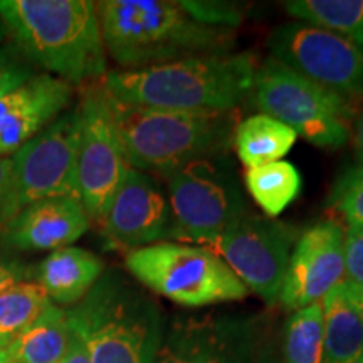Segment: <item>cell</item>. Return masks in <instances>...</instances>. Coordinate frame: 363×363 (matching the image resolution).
<instances>
[{"mask_svg": "<svg viewBox=\"0 0 363 363\" xmlns=\"http://www.w3.org/2000/svg\"><path fill=\"white\" fill-rule=\"evenodd\" d=\"M257 66L252 52L211 54L110 71L99 83L113 99L133 106L229 113L251 96Z\"/></svg>", "mask_w": 363, "mask_h": 363, "instance_id": "6da1fadb", "label": "cell"}, {"mask_svg": "<svg viewBox=\"0 0 363 363\" xmlns=\"http://www.w3.org/2000/svg\"><path fill=\"white\" fill-rule=\"evenodd\" d=\"M104 49L125 69L230 54L233 30L201 24L180 0L96 2Z\"/></svg>", "mask_w": 363, "mask_h": 363, "instance_id": "7a4b0ae2", "label": "cell"}, {"mask_svg": "<svg viewBox=\"0 0 363 363\" xmlns=\"http://www.w3.org/2000/svg\"><path fill=\"white\" fill-rule=\"evenodd\" d=\"M0 19L30 65L69 84L106 74L96 2L0 0Z\"/></svg>", "mask_w": 363, "mask_h": 363, "instance_id": "3957f363", "label": "cell"}, {"mask_svg": "<svg viewBox=\"0 0 363 363\" xmlns=\"http://www.w3.org/2000/svg\"><path fill=\"white\" fill-rule=\"evenodd\" d=\"M108 94V93H106ZM108 101L130 169L167 177L202 158L224 157L234 142V111H177Z\"/></svg>", "mask_w": 363, "mask_h": 363, "instance_id": "277c9868", "label": "cell"}, {"mask_svg": "<svg viewBox=\"0 0 363 363\" xmlns=\"http://www.w3.org/2000/svg\"><path fill=\"white\" fill-rule=\"evenodd\" d=\"M66 311L91 363L155 362L163 338L160 310L121 271H104L78 305Z\"/></svg>", "mask_w": 363, "mask_h": 363, "instance_id": "5b68a950", "label": "cell"}, {"mask_svg": "<svg viewBox=\"0 0 363 363\" xmlns=\"http://www.w3.org/2000/svg\"><path fill=\"white\" fill-rule=\"evenodd\" d=\"M125 266L150 291L187 308L247 296L246 286L217 254L194 244L160 240L133 249Z\"/></svg>", "mask_w": 363, "mask_h": 363, "instance_id": "8992f818", "label": "cell"}, {"mask_svg": "<svg viewBox=\"0 0 363 363\" xmlns=\"http://www.w3.org/2000/svg\"><path fill=\"white\" fill-rule=\"evenodd\" d=\"M251 96L262 115L284 123L315 147L340 148L350 138L348 99L298 74L278 59L267 57L257 66Z\"/></svg>", "mask_w": 363, "mask_h": 363, "instance_id": "52a82bcc", "label": "cell"}, {"mask_svg": "<svg viewBox=\"0 0 363 363\" xmlns=\"http://www.w3.org/2000/svg\"><path fill=\"white\" fill-rule=\"evenodd\" d=\"M169 239L206 247L247 212L240 185L225 157L202 158L167 177Z\"/></svg>", "mask_w": 363, "mask_h": 363, "instance_id": "ba28073f", "label": "cell"}, {"mask_svg": "<svg viewBox=\"0 0 363 363\" xmlns=\"http://www.w3.org/2000/svg\"><path fill=\"white\" fill-rule=\"evenodd\" d=\"M296 240L293 225L246 212L206 247L230 267L247 291L274 305Z\"/></svg>", "mask_w": 363, "mask_h": 363, "instance_id": "9c48e42d", "label": "cell"}, {"mask_svg": "<svg viewBox=\"0 0 363 363\" xmlns=\"http://www.w3.org/2000/svg\"><path fill=\"white\" fill-rule=\"evenodd\" d=\"M267 45L271 57L345 99L363 98V49L343 35L306 24L276 27Z\"/></svg>", "mask_w": 363, "mask_h": 363, "instance_id": "30bf717a", "label": "cell"}, {"mask_svg": "<svg viewBox=\"0 0 363 363\" xmlns=\"http://www.w3.org/2000/svg\"><path fill=\"white\" fill-rule=\"evenodd\" d=\"M78 113V195L89 219L99 222L130 165L101 83L84 89Z\"/></svg>", "mask_w": 363, "mask_h": 363, "instance_id": "8fae6325", "label": "cell"}, {"mask_svg": "<svg viewBox=\"0 0 363 363\" xmlns=\"http://www.w3.org/2000/svg\"><path fill=\"white\" fill-rule=\"evenodd\" d=\"M78 106L65 111L11 158L21 208L56 197L78 195Z\"/></svg>", "mask_w": 363, "mask_h": 363, "instance_id": "7c38bea8", "label": "cell"}, {"mask_svg": "<svg viewBox=\"0 0 363 363\" xmlns=\"http://www.w3.org/2000/svg\"><path fill=\"white\" fill-rule=\"evenodd\" d=\"M256 331L246 318L207 313L174 320L153 363H252Z\"/></svg>", "mask_w": 363, "mask_h": 363, "instance_id": "4fadbf2b", "label": "cell"}, {"mask_svg": "<svg viewBox=\"0 0 363 363\" xmlns=\"http://www.w3.org/2000/svg\"><path fill=\"white\" fill-rule=\"evenodd\" d=\"M345 227L321 220L299 235L289 256L279 303L286 310H301L321 303L345 279Z\"/></svg>", "mask_w": 363, "mask_h": 363, "instance_id": "5bb4252c", "label": "cell"}, {"mask_svg": "<svg viewBox=\"0 0 363 363\" xmlns=\"http://www.w3.org/2000/svg\"><path fill=\"white\" fill-rule=\"evenodd\" d=\"M170 220L169 195L155 177L128 169L99 225L113 246L130 252L169 239Z\"/></svg>", "mask_w": 363, "mask_h": 363, "instance_id": "9a60e30c", "label": "cell"}, {"mask_svg": "<svg viewBox=\"0 0 363 363\" xmlns=\"http://www.w3.org/2000/svg\"><path fill=\"white\" fill-rule=\"evenodd\" d=\"M71 99L72 86L51 74H35L0 96V157L24 147L65 113Z\"/></svg>", "mask_w": 363, "mask_h": 363, "instance_id": "2e32d148", "label": "cell"}, {"mask_svg": "<svg viewBox=\"0 0 363 363\" xmlns=\"http://www.w3.org/2000/svg\"><path fill=\"white\" fill-rule=\"evenodd\" d=\"M89 224L79 199H45L21 208L0 233V242L22 252L57 251L88 233Z\"/></svg>", "mask_w": 363, "mask_h": 363, "instance_id": "e0dca14e", "label": "cell"}, {"mask_svg": "<svg viewBox=\"0 0 363 363\" xmlns=\"http://www.w3.org/2000/svg\"><path fill=\"white\" fill-rule=\"evenodd\" d=\"M104 272V262L86 249L67 246L52 251L38 267L35 278L57 305H78Z\"/></svg>", "mask_w": 363, "mask_h": 363, "instance_id": "ac0fdd59", "label": "cell"}, {"mask_svg": "<svg viewBox=\"0 0 363 363\" xmlns=\"http://www.w3.org/2000/svg\"><path fill=\"white\" fill-rule=\"evenodd\" d=\"M71 340L72 328L67 311L51 305L9 345V363H59Z\"/></svg>", "mask_w": 363, "mask_h": 363, "instance_id": "d6986e66", "label": "cell"}, {"mask_svg": "<svg viewBox=\"0 0 363 363\" xmlns=\"http://www.w3.org/2000/svg\"><path fill=\"white\" fill-rule=\"evenodd\" d=\"M325 363H363V320L340 288L321 299Z\"/></svg>", "mask_w": 363, "mask_h": 363, "instance_id": "ffe728a7", "label": "cell"}, {"mask_svg": "<svg viewBox=\"0 0 363 363\" xmlns=\"http://www.w3.org/2000/svg\"><path fill=\"white\" fill-rule=\"evenodd\" d=\"M298 135L284 123L267 115H254L235 126L234 147L244 167L279 162L293 148Z\"/></svg>", "mask_w": 363, "mask_h": 363, "instance_id": "44dd1931", "label": "cell"}, {"mask_svg": "<svg viewBox=\"0 0 363 363\" xmlns=\"http://www.w3.org/2000/svg\"><path fill=\"white\" fill-rule=\"evenodd\" d=\"M283 6L294 21L343 35L363 49V0H289Z\"/></svg>", "mask_w": 363, "mask_h": 363, "instance_id": "7402d4cb", "label": "cell"}, {"mask_svg": "<svg viewBox=\"0 0 363 363\" xmlns=\"http://www.w3.org/2000/svg\"><path fill=\"white\" fill-rule=\"evenodd\" d=\"M246 189L266 217L283 214L301 192V175L289 162H272L246 172Z\"/></svg>", "mask_w": 363, "mask_h": 363, "instance_id": "603a6c76", "label": "cell"}, {"mask_svg": "<svg viewBox=\"0 0 363 363\" xmlns=\"http://www.w3.org/2000/svg\"><path fill=\"white\" fill-rule=\"evenodd\" d=\"M51 305L35 281H22L6 289L0 294V347L7 348Z\"/></svg>", "mask_w": 363, "mask_h": 363, "instance_id": "cb8c5ba5", "label": "cell"}, {"mask_svg": "<svg viewBox=\"0 0 363 363\" xmlns=\"http://www.w3.org/2000/svg\"><path fill=\"white\" fill-rule=\"evenodd\" d=\"M283 353L284 363H325L321 303L293 311L284 326Z\"/></svg>", "mask_w": 363, "mask_h": 363, "instance_id": "d4e9b609", "label": "cell"}, {"mask_svg": "<svg viewBox=\"0 0 363 363\" xmlns=\"http://www.w3.org/2000/svg\"><path fill=\"white\" fill-rule=\"evenodd\" d=\"M330 206L343 216L348 227L363 229V167H350L338 177Z\"/></svg>", "mask_w": 363, "mask_h": 363, "instance_id": "484cf974", "label": "cell"}, {"mask_svg": "<svg viewBox=\"0 0 363 363\" xmlns=\"http://www.w3.org/2000/svg\"><path fill=\"white\" fill-rule=\"evenodd\" d=\"M35 76L34 66L13 44L0 48V96L17 89Z\"/></svg>", "mask_w": 363, "mask_h": 363, "instance_id": "4316f807", "label": "cell"}, {"mask_svg": "<svg viewBox=\"0 0 363 363\" xmlns=\"http://www.w3.org/2000/svg\"><path fill=\"white\" fill-rule=\"evenodd\" d=\"M180 4L201 24L233 30V27H238L242 22L239 9L230 4L208 2V0H189V2L180 0Z\"/></svg>", "mask_w": 363, "mask_h": 363, "instance_id": "83f0119b", "label": "cell"}, {"mask_svg": "<svg viewBox=\"0 0 363 363\" xmlns=\"http://www.w3.org/2000/svg\"><path fill=\"white\" fill-rule=\"evenodd\" d=\"M21 211L11 158L0 157V233Z\"/></svg>", "mask_w": 363, "mask_h": 363, "instance_id": "f1b7e54d", "label": "cell"}, {"mask_svg": "<svg viewBox=\"0 0 363 363\" xmlns=\"http://www.w3.org/2000/svg\"><path fill=\"white\" fill-rule=\"evenodd\" d=\"M345 274L352 283L363 286V229H345Z\"/></svg>", "mask_w": 363, "mask_h": 363, "instance_id": "f546056e", "label": "cell"}, {"mask_svg": "<svg viewBox=\"0 0 363 363\" xmlns=\"http://www.w3.org/2000/svg\"><path fill=\"white\" fill-rule=\"evenodd\" d=\"M30 272L33 269L19 259H0V294L11 286L27 281Z\"/></svg>", "mask_w": 363, "mask_h": 363, "instance_id": "4dcf8cb0", "label": "cell"}, {"mask_svg": "<svg viewBox=\"0 0 363 363\" xmlns=\"http://www.w3.org/2000/svg\"><path fill=\"white\" fill-rule=\"evenodd\" d=\"M59 363H91V358L88 355V350H86L84 343L78 338V335L72 331V340L69 348L65 353V357L61 358Z\"/></svg>", "mask_w": 363, "mask_h": 363, "instance_id": "1f68e13d", "label": "cell"}, {"mask_svg": "<svg viewBox=\"0 0 363 363\" xmlns=\"http://www.w3.org/2000/svg\"><path fill=\"white\" fill-rule=\"evenodd\" d=\"M340 288H342V291L345 294V298L348 299V303L355 308L357 313L363 320V286L352 283V281L348 279H343L342 283H340Z\"/></svg>", "mask_w": 363, "mask_h": 363, "instance_id": "d6a6232c", "label": "cell"}, {"mask_svg": "<svg viewBox=\"0 0 363 363\" xmlns=\"http://www.w3.org/2000/svg\"><path fill=\"white\" fill-rule=\"evenodd\" d=\"M353 143H355L358 165L363 167V111L355 121V128H353Z\"/></svg>", "mask_w": 363, "mask_h": 363, "instance_id": "836d02e7", "label": "cell"}, {"mask_svg": "<svg viewBox=\"0 0 363 363\" xmlns=\"http://www.w3.org/2000/svg\"><path fill=\"white\" fill-rule=\"evenodd\" d=\"M0 363H9L7 348H2V347H0Z\"/></svg>", "mask_w": 363, "mask_h": 363, "instance_id": "e575fe53", "label": "cell"}, {"mask_svg": "<svg viewBox=\"0 0 363 363\" xmlns=\"http://www.w3.org/2000/svg\"><path fill=\"white\" fill-rule=\"evenodd\" d=\"M4 38H6V26H4L2 19H0V43H2Z\"/></svg>", "mask_w": 363, "mask_h": 363, "instance_id": "d590c367", "label": "cell"}]
</instances>
